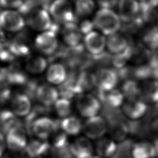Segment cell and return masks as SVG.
<instances>
[{"mask_svg":"<svg viewBox=\"0 0 158 158\" xmlns=\"http://www.w3.org/2000/svg\"><path fill=\"white\" fill-rule=\"evenodd\" d=\"M94 27L102 35L109 36L117 33L120 28L121 20L112 9H100L93 19Z\"/></svg>","mask_w":158,"mask_h":158,"instance_id":"cell-1","label":"cell"},{"mask_svg":"<svg viewBox=\"0 0 158 158\" xmlns=\"http://www.w3.org/2000/svg\"><path fill=\"white\" fill-rule=\"evenodd\" d=\"M49 13L58 23L64 25L73 22L74 12L69 0H54L49 6Z\"/></svg>","mask_w":158,"mask_h":158,"instance_id":"cell-2","label":"cell"},{"mask_svg":"<svg viewBox=\"0 0 158 158\" xmlns=\"http://www.w3.org/2000/svg\"><path fill=\"white\" fill-rule=\"evenodd\" d=\"M77 108L84 117H93L98 114L101 109L100 101L89 93H80L77 97Z\"/></svg>","mask_w":158,"mask_h":158,"instance_id":"cell-3","label":"cell"},{"mask_svg":"<svg viewBox=\"0 0 158 158\" xmlns=\"http://www.w3.org/2000/svg\"><path fill=\"white\" fill-rule=\"evenodd\" d=\"M25 20L22 14L14 9H6L0 12V29L15 33L23 30Z\"/></svg>","mask_w":158,"mask_h":158,"instance_id":"cell-4","label":"cell"},{"mask_svg":"<svg viewBox=\"0 0 158 158\" xmlns=\"http://www.w3.org/2000/svg\"><path fill=\"white\" fill-rule=\"evenodd\" d=\"M60 123L59 120H52L46 116L41 117L33 122L32 134L39 139L44 140L60 128Z\"/></svg>","mask_w":158,"mask_h":158,"instance_id":"cell-5","label":"cell"},{"mask_svg":"<svg viewBox=\"0 0 158 158\" xmlns=\"http://www.w3.org/2000/svg\"><path fill=\"white\" fill-rule=\"evenodd\" d=\"M27 23L35 30L43 32L52 30V18L49 12L44 9L32 10L27 18Z\"/></svg>","mask_w":158,"mask_h":158,"instance_id":"cell-6","label":"cell"},{"mask_svg":"<svg viewBox=\"0 0 158 158\" xmlns=\"http://www.w3.org/2000/svg\"><path fill=\"white\" fill-rule=\"evenodd\" d=\"M36 49L43 54L51 55L58 47V40L56 32L47 30L40 33L35 40Z\"/></svg>","mask_w":158,"mask_h":158,"instance_id":"cell-7","label":"cell"},{"mask_svg":"<svg viewBox=\"0 0 158 158\" xmlns=\"http://www.w3.org/2000/svg\"><path fill=\"white\" fill-rule=\"evenodd\" d=\"M84 134L90 139L101 138L107 130V124L102 116L88 118L82 127Z\"/></svg>","mask_w":158,"mask_h":158,"instance_id":"cell-8","label":"cell"},{"mask_svg":"<svg viewBox=\"0 0 158 158\" xmlns=\"http://www.w3.org/2000/svg\"><path fill=\"white\" fill-rule=\"evenodd\" d=\"M6 144L13 152H20L25 150L27 144L25 129L22 125L15 127L6 133Z\"/></svg>","mask_w":158,"mask_h":158,"instance_id":"cell-9","label":"cell"},{"mask_svg":"<svg viewBox=\"0 0 158 158\" xmlns=\"http://www.w3.org/2000/svg\"><path fill=\"white\" fill-rule=\"evenodd\" d=\"M94 75L96 86L99 91L106 92L115 89L118 83V75L115 71L110 69H102Z\"/></svg>","mask_w":158,"mask_h":158,"instance_id":"cell-10","label":"cell"},{"mask_svg":"<svg viewBox=\"0 0 158 158\" xmlns=\"http://www.w3.org/2000/svg\"><path fill=\"white\" fill-rule=\"evenodd\" d=\"M148 105L141 99H127L122 104V112L132 120L141 119L147 112Z\"/></svg>","mask_w":158,"mask_h":158,"instance_id":"cell-11","label":"cell"},{"mask_svg":"<svg viewBox=\"0 0 158 158\" xmlns=\"http://www.w3.org/2000/svg\"><path fill=\"white\" fill-rule=\"evenodd\" d=\"M83 41L86 50L94 56L101 54L106 47L105 36L94 30L85 35Z\"/></svg>","mask_w":158,"mask_h":158,"instance_id":"cell-12","label":"cell"},{"mask_svg":"<svg viewBox=\"0 0 158 158\" xmlns=\"http://www.w3.org/2000/svg\"><path fill=\"white\" fill-rule=\"evenodd\" d=\"M35 96L41 105L50 107L58 100L59 92L49 83H44L37 86Z\"/></svg>","mask_w":158,"mask_h":158,"instance_id":"cell-13","label":"cell"},{"mask_svg":"<svg viewBox=\"0 0 158 158\" xmlns=\"http://www.w3.org/2000/svg\"><path fill=\"white\" fill-rule=\"evenodd\" d=\"M118 17L120 20L128 23L135 20L139 11V3L137 0H118Z\"/></svg>","mask_w":158,"mask_h":158,"instance_id":"cell-14","label":"cell"},{"mask_svg":"<svg viewBox=\"0 0 158 158\" xmlns=\"http://www.w3.org/2000/svg\"><path fill=\"white\" fill-rule=\"evenodd\" d=\"M61 33L64 41L71 48L77 47L80 44L83 38V33L79 26L73 22L64 24Z\"/></svg>","mask_w":158,"mask_h":158,"instance_id":"cell-15","label":"cell"},{"mask_svg":"<svg viewBox=\"0 0 158 158\" xmlns=\"http://www.w3.org/2000/svg\"><path fill=\"white\" fill-rule=\"evenodd\" d=\"M72 155L76 158H91L93 157V148L90 141L85 137L77 138L70 144Z\"/></svg>","mask_w":158,"mask_h":158,"instance_id":"cell-16","label":"cell"},{"mask_svg":"<svg viewBox=\"0 0 158 158\" xmlns=\"http://www.w3.org/2000/svg\"><path fill=\"white\" fill-rule=\"evenodd\" d=\"M12 110L16 116H27L31 110L29 96L26 94H17L12 99Z\"/></svg>","mask_w":158,"mask_h":158,"instance_id":"cell-17","label":"cell"},{"mask_svg":"<svg viewBox=\"0 0 158 158\" xmlns=\"http://www.w3.org/2000/svg\"><path fill=\"white\" fill-rule=\"evenodd\" d=\"M50 144L43 139H32L25 149V151L28 157L30 158H40L46 156L51 149Z\"/></svg>","mask_w":158,"mask_h":158,"instance_id":"cell-18","label":"cell"},{"mask_svg":"<svg viewBox=\"0 0 158 158\" xmlns=\"http://www.w3.org/2000/svg\"><path fill=\"white\" fill-rule=\"evenodd\" d=\"M129 47L127 38L122 34L117 32L106 38V48L114 55L120 54Z\"/></svg>","mask_w":158,"mask_h":158,"instance_id":"cell-19","label":"cell"},{"mask_svg":"<svg viewBox=\"0 0 158 158\" xmlns=\"http://www.w3.org/2000/svg\"><path fill=\"white\" fill-rule=\"evenodd\" d=\"M67 70L65 67L59 63L51 64L46 71V79L51 85H59L67 79Z\"/></svg>","mask_w":158,"mask_h":158,"instance_id":"cell-20","label":"cell"},{"mask_svg":"<svg viewBox=\"0 0 158 158\" xmlns=\"http://www.w3.org/2000/svg\"><path fill=\"white\" fill-rule=\"evenodd\" d=\"M131 155L133 158H154L157 156L153 144L146 141L133 144Z\"/></svg>","mask_w":158,"mask_h":158,"instance_id":"cell-21","label":"cell"},{"mask_svg":"<svg viewBox=\"0 0 158 158\" xmlns=\"http://www.w3.org/2000/svg\"><path fill=\"white\" fill-rule=\"evenodd\" d=\"M100 100L107 107L118 108L123 103L124 96L120 90L113 89L109 91H99Z\"/></svg>","mask_w":158,"mask_h":158,"instance_id":"cell-22","label":"cell"},{"mask_svg":"<svg viewBox=\"0 0 158 158\" xmlns=\"http://www.w3.org/2000/svg\"><path fill=\"white\" fill-rule=\"evenodd\" d=\"M47 65L46 59L40 55L29 56L25 62L26 70L34 75L42 73L46 69Z\"/></svg>","mask_w":158,"mask_h":158,"instance_id":"cell-23","label":"cell"},{"mask_svg":"<svg viewBox=\"0 0 158 158\" xmlns=\"http://www.w3.org/2000/svg\"><path fill=\"white\" fill-rule=\"evenodd\" d=\"M141 98L145 102L157 103L158 81H148L141 86Z\"/></svg>","mask_w":158,"mask_h":158,"instance_id":"cell-24","label":"cell"},{"mask_svg":"<svg viewBox=\"0 0 158 158\" xmlns=\"http://www.w3.org/2000/svg\"><path fill=\"white\" fill-rule=\"evenodd\" d=\"M117 144L114 141L109 138H100L96 146V151L101 158H110L115 152Z\"/></svg>","mask_w":158,"mask_h":158,"instance_id":"cell-25","label":"cell"},{"mask_svg":"<svg viewBox=\"0 0 158 158\" xmlns=\"http://www.w3.org/2000/svg\"><path fill=\"white\" fill-rule=\"evenodd\" d=\"M94 86H96L94 74L85 71L79 75L75 85V93L80 94L92 89Z\"/></svg>","mask_w":158,"mask_h":158,"instance_id":"cell-26","label":"cell"},{"mask_svg":"<svg viewBox=\"0 0 158 158\" xmlns=\"http://www.w3.org/2000/svg\"><path fill=\"white\" fill-rule=\"evenodd\" d=\"M20 125H22V123L12 111L6 109L0 111V130L1 131L7 133L12 128Z\"/></svg>","mask_w":158,"mask_h":158,"instance_id":"cell-27","label":"cell"},{"mask_svg":"<svg viewBox=\"0 0 158 158\" xmlns=\"http://www.w3.org/2000/svg\"><path fill=\"white\" fill-rule=\"evenodd\" d=\"M107 130L112 139L122 142L126 139V137L129 133L127 120L107 125Z\"/></svg>","mask_w":158,"mask_h":158,"instance_id":"cell-28","label":"cell"},{"mask_svg":"<svg viewBox=\"0 0 158 158\" xmlns=\"http://www.w3.org/2000/svg\"><path fill=\"white\" fill-rule=\"evenodd\" d=\"M82 127L80 120L75 116H69L60 120V128L67 135H77L80 132Z\"/></svg>","mask_w":158,"mask_h":158,"instance_id":"cell-29","label":"cell"},{"mask_svg":"<svg viewBox=\"0 0 158 158\" xmlns=\"http://www.w3.org/2000/svg\"><path fill=\"white\" fill-rule=\"evenodd\" d=\"M95 9V2L93 0H76L75 12L81 17H86L91 15Z\"/></svg>","mask_w":158,"mask_h":158,"instance_id":"cell-30","label":"cell"},{"mask_svg":"<svg viewBox=\"0 0 158 158\" xmlns=\"http://www.w3.org/2000/svg\"><path fill=\"white\" fill-rule=\"evenodd\" d=\"M122 93L127 99H141V86L135 81L128 80L123 86Z\"/></svg>","mask_w":158,"mask_h":158,"instance_id":"cell-31","label":"cell"},{"mask_svg":"<svg viewBox=\"0 0 158 158\" xmlns=\"http://www.w3.org/2000/svg\"><path fill=\"white\" fill-rule=\"evenodd\" d=\"M143 41L144 45L151 50L158 48V28L154 27L146 30L144 33Z\"/></svg>","mask_w":158,"mask_h":158,"instance_id":"cell-32","label":"cell"},{"mask_svg":"<svg viewBox=\"0 0 158 158\" xmlns=\"http://www.w3.org/2000/svg\"><path fill=\"white\" fill-rule=\"evenodd\" d=\"M55 111L62 118L69 117L72 113V106L69 99L66 98H59L54 104Z\"/></svg>","mask_w":158,"mask_h":158,"instance_id":"cell-33","label":"cell"},{"mask_svg":"<svg viewBox=\"0 0 158 158\" xmlns=\"http://www.w3.org/2000/svg\"><path fill=\"white\" fill-rule=\"evenodd\" d=\"M133 142L130 139H125L118 145L115 153L110 158H127L130 157L133 147Z\"/></svg>","mask_w":158,"mask_h":158,"instance_id":"cell-34","label":"cell"},{"mask_svg":"<svg viewBox=\"0 0 158 158\" xmlns=\"http://www.w3.org/2000/svg\"><path fill=\"white\" fill-rule=\"evenodd\" d=\"M131 56V49L129 46L123 52L115 55L113 58L112 62L114 65L118 69H120L124 67L127 60L130 59Z\"/></svg>","mask_w":158,"mask_h":158,"instance_id":"cell-35","label":"cell"},{"mask_svg":"<svg viewBox=\"0 0 158 158\" xmlns=\"http://www.w3.org/2000/svg\"><path fill=\"white\" fill-rule=\"evenodd\" d=\"M24 0H0V6L7 9H20Z\"/></svg>","mask_w":158,"mask_h":158,"instance_id":"cell-36","label":"cell"},{"mask_svg":"<svg viewBox=\"0 0 158 158\" xmlns=\"http://www.w3.org/2000/svg\"><path fill=\"white\" fill-rule=\"evenodd\" d=\"M79 27L83 35H85L93 31V29L95 28L93 22H91L89 20L83 21L82 23H81Z\"/></svg>","mask_w":158,"mask_h":158,"instance_id":"cell-37","label":"cell"},{"mask_svg":"<svg viewBox=\"0 0 158 158\" xmlns=\"http://www.w3.org/2000/svg\"><path fill=\"white\" fill-rule=\"evenodd\" d=\"M118 0H98L101 9H112L118 4Z\"/></svg>","mask_w":158,"mask_h":158,"instance_id":"cell-38","label":"cell"},{"mask_svg":"<svg viewBox=\"0 0 158 158\" xmlns=\"http://www.w3.org/2000/svg\"><path fill=\"white\" fill-rule=\"evenodd\" d=\"M11 93L8 88L0 89V104H5L10 99Z\"/></svg>","mask_w":158,"mask_h":158,"instance_id":"cell-39","label":"cell"},{"mask_svg":"<svg viewBox=\"0 0 158 158\" xmlns=\"http://www.w3.org/2000/svg\"><path fill=\"white\" fill-rule=\"evenodd\" d=\"M7 83H9V81L7 71L5 69L0 68V89L5 88Z\"/></svg>","mask_w":158,"mask_h":158,"instance_id":"cell-40","label":"cell"},{"mask_svg":"<svg viewBox=\"0 0 158 158\" xmlns=\"http://www.w3.org/2000/svg\"><path fill=\"white\" fill-rule=\"evenodd\" d=\"M149 132L152 134L155 138L158 137V117H156L149 123Z\"/></svg>","mask_w":158,"mask_h":158,"instance_id":"cell-41","label":"cell"},{"mask_svg":"<svg viewBox=\"0 0 158 158\" xmlns=\"http://www.w3.org/2000/svg\"><path fill=\"white\" fill-rule=\"evenodd\" d=\"M6 141L4 138L3 134L0 132V157L4 154V152L6 149Z\"/></svg>","mask_w":158,"mask_h":158,"instance_id":"cell-42","label":"cell"},{"mask_svg":"<svg viewBox=\"0 0 158 158\" xmlns=\"http://www.w3.org/2000/svg\"><path fill=\"white\" fill-rule=\"evenodd\" d=\"M0 158H19L17 155L12 153H5L2 155Z\"/></svg>","mask_w":158,"mask_h":158,"instance_id":"cell-43","label":"cell"},{"mask_svg":"<svg viewBox=\"0 0 158 158\" xmlns=\"http://www.w3.org/2000/svg\"><path fill=\"white\" fill-rule=\"evenodd\" d=\"M153 145H154L156 152V156H158V137L155 138Z\"/></svg>","mask_w":158,"mask_h":158,"instance_id":"cell-44","label":"cell"},{"mask_svg":"<svg viewBox=\"0 0 158 158\" xmlns=\"http://www.w3.org/2000/svg\"><path fill=\"white\" fill-rule=\"evenodd\" d=\"M154 115H158V102L156 104V106H155V107L154 109Z\"/></svg>","mask_w":158,"mask_h":158,"instance_id":"cell-45","label":"cell"},{"mask_svg":"<svg viewBox=\"0 0 158 158\" xmlns=\"http://www.w3.org/2000/svg\"><path fill=\"white\" fill-rule=\"evenodd\" d=\"M91 158H101V157H99V156H94V157H92Z\"/></svg>","mask_w":158,"mask_h":158,"instance_id":"cell-46","label":"cell"},{"mask_svg":"<svg viewBox=\"0 0 158 158\" xmlns=\"http://www.w3.org/2000/svg\"><path fill=\"white\" fill-rule=\"evenodd\" d=\"M139 1H146V0H139Z\"/></svg>","mask_w":158,"mask_h":158,"instance_id":"cell-47","label":"cell"},{"mask_svg":"<svg viewBox=\"0 0 158 158\" xmlns=\"http://www.w3.org/2000/svg\"><path fill=\"white\" fill-rule=\"evenodd\" d=\"M127 158H131V157H127Z\"/></svg>","mask_w":158,"mask_h":158,"instance_id":"cell-48","label":"cell"}]
</instances>
